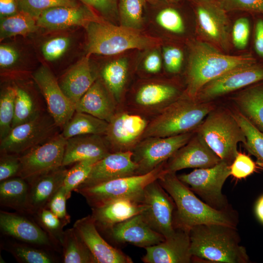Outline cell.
Here are the masks:
<instances>
[{"mask_svg": "<svg viewBox=\"0 0 263 263\" xmlns=\"http://www.w3.org/2000/svg\"><path fill=\"white\" fill-rule=\"evenodd\" d=\"M86 54L63 74L58 80L64 94L75 105L97 78Z\"/></svg>", "mask_w": 263, "mask_h": 263, "instance_id": "83f0119b", "label": "cell"}, {"mask_svg": "<svg viewBox=\"0 0 263 263\" xmlns=\"http://www.w3.org/2000/svg\"><path fill=\"white\" fill-rule=\"evenodd\" d=\"M67 170L65 167L61 166L39 177L30 184L28 207L30 215L46 207L62 186Z\"/></svg>", "mask_w": 263, "mask_h": 263, "instance_id": "f1b7e54d", "label": "cell"}, {"mask_svg": "<svg viewBox=\"0 0 263 263\" xmlns=\"http://www.w3.org/2000/svg\"><path fill=\"white\" fill-rule=\"evenodd\" d=\"M108 122L87 113L75 111L60 132L67 139L83 134L104 135Z\"/></svg>", "mask_w": 263, "mask_h": 263, "instance_id": "836d02e7", "label": "cell"}, {"mask_svg": "<svg viewBox=\"0 0 263 263\" xmlns=\"http://www.w3.org/2000/svg\"><path fill=\"white\" fill-rule=\"evenodd\" d=\"M254 48L257 55L263 57V19H261L255 25Z\"/></svg>", "mask_w": 263, "mask_h": 263, "instance_id": "6f0895ef", "label": "cell"}, {"mask_svg": "<svg viewBox=\"0 0 263 263\" xmlns=\"http://www.w3.org/2000/svg\"><path fill=\"white\" fill-rule=\"evenodd\" d=\"M103 19L92 8L83 4L48 8L41 13L37 19V23L39 28L56 31L75 26L85 28L92 21Z\"/></svg>", "mask_w": 263, "mask_h": 263, "instance_id": "ffe728a7", "label": "cell"}, {"mask_svg": "<svg viewBox=\"0 0 263 263\" xmlns=\"http://www.w3.org/2000/svg\"><path fill=\"white\" fill-rule=\"evenodd\" d=\"M118 104L97 77L75 105V111L88 113L109 122L117 111Z\"/></svg>", "mask_w": 263, "mask_h": 263, "instance_id": "4316f807", "label": "cell"}, {"mask_svg": "<svg viewBox=\"0 0 263 263\" xmlns=\"http://www.w3.org/2000/svg\"><path fill=\"white\" fill-rule=\"evenodd\" d=\"M181 0H146L151 4L154 5L158 4H171L177 3Z\"/></svg>", "mask_w": 263, "mask_h": 263, "instance_id": "91938a15", "label": "cell"}, {"mask_svg": "<svg viewBox=\"0 0 263 263\" xmlns=\"http://www.w3.org/2000/svg\"><path fill=\"white\" fill-rule=\"evenodd\" d=\"M255 211L259 219L263 223V196L258 200L256 205Z\"/></svg>", "mask_w": 263, "mask_h": 263, "instance_id": "680465c9", "label": "cell"}, {"mask_svg": "<svg viewBox=\"0 0 263 263\" xmlns=\"http://www.w3.org/2000/svg\"><path fill=\"white\" fill-rule=\"evenodd\" d=\"M250 22L245 17L238 19L231 31V40L237 49L243 50L247 45L250 36Z\"/></svg>", "mask_w": 263, "mask_h": 263, "instance_id": "c3c4849f", "label": "cell"}, {"mask_svg": "<svg viewBox=\"0 0 263 263\" xmlns=\"http://www.w3.org/2000/svg\"><path fill=\"white\" fill-rule=\"evenodd\" d=\"M102 233L115 243L130 244L144 248L165 239L150 227L141 214L115 224Z\"/></svg>", "mask_w": 263, "mask_h": 263, "instance_id": "44dd1931", "label": "cell"}, {"mask_svg": "<svg viewBox=\"0 0 263 263\" xmlns=\"http://www.w3.org/2000/svg\"><path fill=\"white\" fill-rule=\"evenodd\" d=\"M62 262L96 263L77 231L73 227L64 230L62 244Z\"/></svg>", "mask_w": 263, "mask_h": 263, "instance_id": "d590c367", "label": "cell"}, {"mask_svg": "<svg viewBox=\"0 0 263 263\" xmlns=\"http://www.w3.org/2000/svg\"><path fill=\"white\" fill-rule=\"evenodd\" d=\"M97 162L94 160L79 161L68 169L62 186L68 199L71 196L72 192L87 179L93 167Z\"/></svg>", "mask_w": 263, "mask_h": 263, "instance_id": "b9f144b4", "label": "cell"}, {"mask_svg": "<svg viewBox=\"0 0 263 263\" xmlns=\"http://www.w3.org/2000/svg\"><path fill=\"white\" fill-rule=\"evenodd\" d=\"M263 81V63L257 62L233 69L205 85L195 99L199 103L217 98Z\"/></svg>", "mask_w": 263, "mask_h": 263, "instance_id": "5bb4252c", "label": "cell"}, {"mask_svg": "<svg viewBox=\"0 0 263 263\" xmlns=\"http://www.w3.org/2000/svg\"><path fill=\"white\" fill-rule=\"evenodd\" d=\"M30 184L25 179L16 176L0 182V206L16 212L30 214L28 195Z\"/></svg>", "mask_w": 263, "mask_h": 263, "instance_id": "4dcf8cb0", "label": "cell"}, {"mask_svg": "<svg viewBox=\"0 0 263 263\" xmlns=\"http://www.w3.org/2000/svg\"><path fill=\"white\" fill-rule=\"evenodd\" d=\"M20 11L38 18L44 10L56 6H75L78 5L75 0H19Z\"/></svg>", "mask_w": 263, "mask_h": 263, "instance_id": "ee69618b", "label": "cell"}, {"mask_svg": "<svg viewBox=\"0 0 263 263\" xmlns=\"http://www.w3.org/2000/svg\"><path fill=\"white\" fill-rule=\"evenodd\" d=\"M229 166L221 160L213 167L197 169L177 177L212 207L220 210L229 209L232 207L222 193L223 186L230 175Z\"/></svg>", "mask_w": 263, "mask_h": 263, "instance_id": "9c48e42d", "label": "cell"}, {"mask_svg": "<svg viewBox=\"0 0 263 263\" xmlns=\"http://www.w3.org/2000/svg\"><path fill=\"white\" fill-rule=\"evenodd\" d=\"M230 109L245 134V149L256 158L257 165L263 170V132L257 129L233 106Z\"/></svg>", "mask_w": 263, "mask_h": 263, "instance_id": "74e56055", "label": "cell"}, {"mask_svg": "<svg viewBox=\"0 0 263 263\" xmlns=\"http://www.w3.org/2000/svg\"><path fill=\"white\" fill-rule=\"evenodd\" d=\"M184 53L178 47L173 46L164 47L162 52V60L166 70L171 74L181 71L183 61Z\"/></svg>", "mask_w": 263, "mask_h": 263, "instance_id": "681fc988", "label": "cell"}, {"mask_svg": "<svg viewBox=\"0 0 263 263\" xmlns=\"http://www.w3.org/2000/svg\"><path fill=\"white\" fill-rule=\"evenodd\" d=\"M32 216L62 251L64 233L63 227L68 223L60 219L46 207L39 209Z\"/></svg>", "mask_w": 263, "mask_h": 263, "instance_id": "ab89813d", "label": "cell"}, {"mask_svg": "<svg viewBox=\"0 0 263 263\" xmlns=\"http://www.w3.org/2000/svg\"><path fill=\"white\" fill-rule=\"evenodd\" d=\"M85 29L87 55L112 56L125 51L159 47L162 40L139 30L114 24L105 19L90 22Z\"/></svg>", "mask_w": 263, "mask_h": 263, "instance_id": "277c9868", "label": "cell"}, {"mask_svg": "<svg viewBox=\"0 0 263 263\" xmlns=\"http://www.w3.org/2000/svg\"><path fill=\"white\" fill-rule=\"evenodd\" d=\"M158 181L173 199L175 227L189 230L202 224H221L237 227L238 214L233 208L220 210L199 199L174 172H166Z\"/></svg>", "mask_w": 263, "mask_h": 263, "instance_id": "6da1fadb", "label": "cell"}, {"mask_svg": "<svg viewBox=\"0 0 263 263\" xmlns=\"http://www.w3.org/2000/svg\"><path fill=\"white\" fill-rule=\"evenodd\" d=\"M32 77L45 100L48 112L61 131L75 112V105L64 94L47 66H41Z\"/></svg>", "mask_w": 263, "mask_h": 263, "instance_id": "e0dca14e", "label": "cell"}, {"mask_svg": "<svg viewBox=\"0 0 263 263\" xmlns=\"http://www.w3.org/2000/svg\"><path fill=\"white\" fill-rule=\"evenodd\" d=\"M257 62L251 54L229 55L204 40H193L189 45L184 94L195 100L201 88L209 81L233 69Z\"/></svg>", "mask_w": 263, "mask_h": 263, "instance_id": "7a4b0ae2", "label": "cell"}, {"mask_svg": "<svg viewBox=\"0 0 263 263\" xmlns=\"http://www.w3.org/2000/svg\"><path fill=\"white\" fill-rule=\"evenodd\" d=\"M129 75V63L127 59L121 57L106 64L102 68L100 79L119 105Z\"/></svg>", "mask_w": 263, "mask_h": 263, "instance_id": "1f68e13d", "label": "cell"}, {"mask_svg": "<svg viewBox=\"0 0 263 263\" xmlns=\"http://www.w3.org/2000/svg\"><path fill=\"white\" fill-rule=\"evenodd\" d=\"M195 132L222 161L229 165L238 152V144L246 143L245 134L230 108L216 106Z\"/></svg>", "mask_w": 263, "mask_h": 263, "instance_id": "8992f818", "label": "cell"}, {"mask_svg": "<svg viewBox=\"0 0 263 263\" xmlns=\"http://www.w3.org/2000/svg\"><path fill=\"white\" fill-rule=\"evenodd\" d=\"M100 17L111 22L118 18V0H79Z\"/></svg>", "mask_w": 263, "mask_h": 263, "instance_id": "7dc6e473", "label": "cell"}, {"mask_svg": "<svg viewBox=\"0 0 263 263\" xmlns=\"http://www.w3.org/2000/svg\"><path fill=\"white\" fill-rule=\"evenodd\" d=\"M231 99L232 106L263 132V81L242 89Z\"/></svg>", "mask_w": 263, "mask_h": 263, "instance_id": "f546056e", "label": "cell"}, {"mask_svg": "<svg viewBox=\"0 0 263 263\" xmlns=\"http://www.w3.org/2000/svg\"><path fill=\"white\" fill-rule=\"evenodd\" d=\"M197 31L203 40L220 50L227 51L231 40L226 11L217 0H191Z\"/></svg>", "mask_w": 263, "mask_h": 263, "instance_id": "30bf717a", "label": "cell"}, {"mask_svg": "<svg viewBox=\"0 0 263 263\" xmlns=\"http://www.w3.org/2000/svg\"><path fill=\"white\" fill-rule=\"evenodd\" d=\"M194 132L141 139L132 150V160L137 166L136 174L148 173L166 161L189 141Z\"/></svg>", "mask_w": 263, "mask_h": 263, "instance_id": "7c38bea8", "label": "cell"}, {"mask_svg": "<svg viewBox=\"0 0 263 263\" xmlns=\"http://www.w3.org/2000/svg\"><path fill=\"white\" fill-rule=\"evenodd\" d=\"M112 152L103 135L83 134L66 139L62 166L84 160L98 161Z\"/></svg>", "mask_w": 263, "mask_h": 263, "instance_id": "d4e9b609", "label": "cell"}, {"mask_svg": "<svg viewBox=\"0 0 263 263\" xmlns=\"http://www.w3.org/2000/svg\"><path fill=\"white\" fill-rule=\"evenodd\" d=\"M158 48L151 49L144 59L143 67L147 73L156 74L161 70L163 60Z\"/></svg>", "mask_w": 263, "mask_h": 263, "instance_id": "db71d44e", "label": "cell"}, {"mask_svg": "<svg viewBox=\"0 0 263 263\" xmlns=\"http://www.w3.org/2000/svg\"><path fill=\"white\" fill-rule=\"evenodd\" d=\"M132 156V151L110 153L95 163L87 179L77 188L136 175L137 166Z\"/></svg>", "mask_w": 263, "mask_h": 263, "instance_id": "cb8c5ba5", "label": "cell"}, {"mask_svg": "<svg viewBox=\"0 0 263 263\" xmlns=\"http://www.w3.org/2000/svg\"><path fill=\"white\" fill-rule=\"evenodd\" d=\"M155 20L159 26L171 33L181 35L185 32V25L181 14L172 6H166L159 10Z\"/></svg>", "mask_w": 263, "mask_h": 263, "instance_id": "7bdbcfd3", "label": "cell"}, {"mask_svg": "<svg viewBox=\"0 0 263 263\" xmlns=\"http://www.w3.org/2000/svg\"><path fill=\"white\" fill-rule=\"evenodd\" d=\"M9 238V237H8ZM2 242V248L22 263H55L59 259L55 251L37 247L12 238Z\"/></svg>", "mask_w": 263, "mask_h": 263, "instance_id": "d6a6232c", "label": "cell"}, {"mask_svg": "<svg viewBox=\"0 0 263 263\" xmlns=\"http://www.w3.org/2000/svg\"><path fill=\"white\" fill-rule=\"evenodd\" d=\"M16 91L13 85L4 87L0 95V140L12 129L15 116Z\"/></svg>", "mask_w": 263, "mask_h": 263, "instance_id": "60d3db41", "label": "cell"}, {"mask_svg": "<svg viewBox=\"0 0 263 263\" xmlns=\"http://www.w3.org/2000/svg\"><path fill=\"white\" fill-rule=\"evenodd\" d=\"M183 94L176 85L170 82H147L141 84L134 93L128 103L130 111L153 117Z\"/></svg>", "mask_w": 263, "mask_h": 263, "instance_id": "ac0fdd59", "label": "cell"}, {"mask_svg": "<svg viewBox=\"0 0 263 263\" xmlns=\"http://www.w3.org/2000/svg\"><path fill=\"white\" fill-rule=\"evenodd\" d=\"M30 215L0 210L1 234L21 242L61 253L45 231Z\"/></svg>", "mask_w": 263, "mask_h": 263, "instance_id": "2e32d148", "label": "cell"}, {"mask_svg": "<svg viewBox=\"0 0 263 263\" xmlns=\"http://www.w3.org/2000/svg\"><path fill=\"white\" fill-rule=\"evenodd\" d=\"M226 11H244L263 14V0H217Z\"/></svg>", "mask_w": 263, "mask_h": 263, "instance_id": "f907efd6", "label": "cell"}, {"mask_svg": "<svg viewBox=\"0 0 263 263\" xmlns=\"http://www.w3.org/2000/svg\"><path fill=\"white\" fill-rule=\"evenodd\" d=\"M146 0H118L120 25L141 30L143 24V11Z\"/></svg>", "mask_w": 263, "mask_h": 263, "instance_id": "f35d334b", "label": "cell"}, {"mask_svg": "<svg viewBox=\"0 0 263 263\" xmlns=\"http://www.w3.org/2000/svg\"><path fill=\"white\" fill-rule=\"evenodd\" d=\"M145 206L142 200L124 198L114 199L92 207L91 216L99 231L140 214Z\"/></svg>", "mask_w": 263, "mask_h": 263, "instance_id": "484cf974", "label": "cell"}, {"mask_svg": "<svg viewBox=\"0 0 263 263\" xmlns=\"http://www.w3.org/2000/svg\"><path fill=\"white\" fill-rule=\"evenodd\" d=\"M190 252L194 259L210 263H248L237 227L221 224H202L189 229Z\"/></svg>", "mask_w": 263, "mask_h": 263, "instance_id": "3957f363", "label": "cell"}, {"mask_svg": "<svg viewBox=\"0 0 263 263\" xmlns=\"http://www.w3.org/2000/svg\"><path fill=\"white\" fill-rule=\"evenodd\" d=\"M20 11L19 0H0V17L15 15Z\"/></svg>", "mask_w": 263, "mask_h": 263, "instance_id": "9f6ffc18", "label": "cell"}, {"mask_svg": "<svg viewBox=\"0 0 263 263\" xmlns=\"http://www.w3.org/2000/svg\"><path fill=\"white\" fill-rule=\"evenodd\" d=\"M149 122L140 114L117 110L104 135L111 152L132 151L142 139Z\"/></svg>", "mask_w": 263, "mask_h": 263, "instance_id": "9a60e30c", "label": "cell"}, {"mask_svg": "<svg viewBox=\"0 0 263 263\" xmlns=\"http://www.w3.org/2000/svg\"><path fill=\"white\" fill-rule=\"evenodd\" d=\"M142 202L144 209L140 213L154 230L165 238L174 232L175 203L158 180L149 184L145 188Z\"/></svg>", "mask_w": 263, "mask_h": 263, "instance_id": "4fadbf2b", "label": "cell"}, {"mask_svg": "<svg viewBox=\"0 0 263 263\" xmlns=\"http://www.w3.org/2000/svg\"><path fill=\"white\" fill-rule=\"evenodd\" d=\"M165 162L146 174L129 176L90 187L78 188L74 191L84 197L91 207L119 198L142 200L146 187L167 172L164 168Z\"/></svg>", "mask_w": 263, "mask_h": 263, "instance_id": "52a82bcc", "label": "cell"}, {"mask_svg": "<svg viewBox=\"0 0 263 263\" xmlns=\"http://www.w3.org/2000/svg\"><path fill=\"white\" fill-rule=\"evenodd\" d=\"M39 28L35 18L20 11L15 15L0 18V40L17 36H26Z\"/></svg>", "mask_w": 263, "mask_h": 263, "instance_id": "8d00e7d4", "label": "cell"}, {"mask_svg": "<svg viewBox=\"0 0 263 263\" xmlns=\"http://www.w3.org/2000/svg\"><path fill=\"white\" fill-rule=\"evenodd\" d=\"M66 139L61 133L19 155L18 176L31 184L39 177L62 166Z\"/></svg>", "mask_w": 263, "mask_h": 263, "instance_id": "8fae6325", "label": "cell"}, {"mask_svg": "<svg viewBox=\"0 0 263 263\" xmlns=\"http://www.w3.org/2000/svg\"><path fill=\"white\" fill-rule=\"evenodd\" d=\"M221 161L196 132L189 141L167 160L164 165L167 172L188 168L203 169L214 166Z\"/></svg>", "mask_w": 263, "mask_h": 263, "instance_id": "d6986e66", "label": "cell"}, {"mask_svg": "<svg viewBox=\"0 0 263 263\" xmlns=\"http://www.w3.org/2000/svg\"><path fill=\"white\" fill-rule=\"evenodd\" d=\"M216 106L214 102H198L183 94L149 120L142 139L194 132Z\"/></svg>", "mask_w": 263, "mask_h": 263, "instance_id": "5b68a950", "label": "cell"}, {"mask_svg": "<svg viewBox=\"0 0 263 263\" xmlns=\"http://www.w3.org/2000/svg\"><path fill=\"white\" fill-rule=\"evenodd\" d=\"M174 233L157 244L145 248L142 258L145 263H189L190 254L189 230L175 227Z\"/></svg>", "mask_w": 263, "mask_h": 263, "instance_id": "7402d4cb", "label": "cell"}, {"mask_svg": "<svg viewBox=\"0 0 263 263\" xmlns=\"http://www.w3.org/2000/svg\"><path fill=\"white\" fill-rule=\"evenodd\" d=\"M258 167L250 157L238 151L230 165V174L237 179H244L256 171Z\"/></svg>", "mask_w": 263, "mask_h": 263, "instance_id": "f6af8a7d", "label": "cell"}, {"mask_svg": "<svg viewBox=\"0 0 263 263\" xmlns=\"http://www.w3.org/2000/svg\"><path fill=\"white\" fill-rule=\"evenodd\" d=\"M19 57V53L12 46L1 44L0 46V66L1 69H8L13 66Z\"/></svg>", "mask_w": 263, "mask_h": 263, "instance_id": "11a10c76", "label": "cell"}, {"mask_svg": "<svg viewBox=\"0 0 263 263\" xmlns=\"http://www.w3.org/2000/svg\"><path fill=\"white\" fill-rule=\"evenodd\" d=\"M20 167L19 155L0 152V181L18 176Z\"/></svg>", "mask_w": 263, "mask_h": 263, "instance_id": "816d5d0a", "label": "cell"}, {"mask_svg": "<svg viewBox=\"0 0 263 263\" xmlns=\"http://www.w3.org/2000/svg\"><path fill=\"white\" fill-rule=\"evenodd\" d=\"M73 227L77 231L96 263H132V259L109 244L100 234L89 215L76 220Z\"/></svg>", "mask_w": 263, "mask_h": 263, "instance_id": "603a6c76", "label": "cell"}, {"mask_svg": "<svg viewBox=\"0 0 263 263\" xmlns=\"http://www.w3.org/2000/svg\"><path fill=\"white\" fill-rule=\"evenodd\" d=\"M68 199L65 190L62 186L51 199L46 207L69 224L70 222V216L67 212L66 206Z\"/></svg>", "mask_w": 263, "mask_h": 263, "instance_id": "f5cc1de1", "label": "cell"}, {"mask_svg": "<svg viewBox=\"0 0 263 263\" xmlns=\"http://www.w3.org/2000/svg\"><path fill=\"white\" fill-rule=\"evenodd\" d=\"M61 130L46 111L34 119L13 127L0 140V152L19 155L42 144L60 133Z\"/></svg>", "mask_w": 263, "mask_h": 263, "instance_id": "ba28073f", "label": "cell"}, {"mask_svg": "<svg viewBox=\"0 0 263 263\" xmlns=\"http://www.w3.org/2000/svg\"><path fill=\"white\" fill-rule=\"evenodd\" d=\"M71 40L70 38L60 36L46 41L41 47V52L44 58L53 61L60 58L67 51Z\"/></svg>", "mask_w": 263, "mask_h": 263, "instance_id": "bcb514c9", "label": "cell"}, {"mask_svg": "<svg viewBox=\"0 0 263 263\" xmlns=\"http://www.w3.org/2000/svg\"><path fill=\"white\" fill-rule=\"evenodd\" d=\"M15 91V116L12 128L31 120L46 111L45 105L28 90L14 84Z\"/></svg>", "mask_w": 263, "mask_h": 263, "instance_id": "e575fe53", "label": "cell"}]
</instances>
